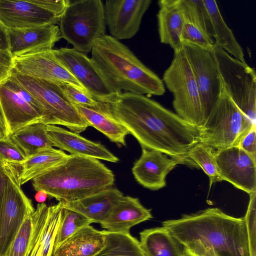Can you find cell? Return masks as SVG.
<instances>
[{
  "label": "cell",
  "mask_w": 256,
  "mask_h": 256,
  "mask_svg": "<svg viewBox=\"0 0 256 256\" xmlns=\"http://www.w3.org/2000/svg\"><path fill=\"white\" fill-rule=\"evenodd\" d=\"M108 104L114 116L142 148L159 151L198 168L188 153L200 142V128L144 95L122 92Z\"/></svg>",
  "instance_id": "cell-1"
},
{
  "label": "cell",
  "mask_w": 256,
  "mask_h": 256,
  "mask_svg": "<svg viewBox=\"0 0 256 256\" xmlns=\"http://www.w3.org/2000/svg\"><path fill=\"white\" fill-rule=\"evenodd\" d=\"M184 246L198 244L216 256H250L244 218L229 216L217 208L183 214L162 222Z\"/></svg>",
  "instance_id": "cell-2"
},
{
  "label": "cell",
  "mask_w": 256,
  "mask_h": 256,
  "mask_svg": "<svg viewBox=\"0 0 256 256\" xmlns=\"http://www.w3.org/2000/svg\"><path fill=\"white\" fill-rule=\"evenodd\" d=\"M90 52L95 70L112 94L130 92L148 97L164 94L162 80L110 35L98 39Z\"/></svg>",
  "instance_id": "cell-3"
},
{
  "label": "cell",
  "mask_w": 256,
  "mask_h": 256,
  "mask_svg": "<svg viewBox=\"0 0 256 256\" xmlns=\"http://www.w3.org/2000/svg\"><path fill=\"white\" fill-rule=\"evenodd\" d=\"M32 182L36 191H44L59 202H66L112 187L114 176L98 160L69 154Z\"/></svg>",
  "instance_id": "cell-4"
},
{
  "label": "cell",
  "mask_w": 256,
  "mask_h": 256,
  "mask_svg": "<svg viewBox=\"0 0 256 256\" xmlns=\"http://www.w3.org/2000/svg\"><path fill=\"white\" fill-rule=\"evenodd\" d=\"M58 24L62 38L78 52L89 53L106 34L104 4L100 0H70Z\"/></svg>",
  "instance_id": "cell-5"
},
{
  "label": "cell",
  "mask_w": 256,
  "mask_h": 256,
  "mask_svg": "<svg viewBox=\"0 0 256 256\" xmlns=\"http://www.w3.org/2000/svg\"><path fill=\"white\" fill-rule=\"evenodd\" d=\"M12 76L38 101L42 114L40 122L63 126L78 134L89 126L58 84L14 70Z\"/></svg>",
  "instance_id": "cell-6"
},
{
  "label": "cell",
  "mask_w": 256,
  "mask_h": 256,
  "mask_svg": "<svg viewBox=\"0 0 256 256\" xmlns=\"http://www.w3.org/2000/svg\"><path fill=\"white\" fill-rule=\"evenodd\" d=\"M254 126L222 87L218 102L200 128V142L215 150L238 146Z\"/></svg>",
  "instance_id": "cell-7"
},
{
  "label": "cell",
  "mask_w": 256,
  "mask_h": 256,
  "mask_svg": "<svg viewBox=\"0 0 256 256\" xmlns=\"http://www.w3.org/2000/svg\"><path fill=\"white\" fill-rule=\"evenodd\" d=\"M212 52L224 91L253 124L256 125L255 70L214 43Z\"/></svg>",
  "instance_id": "cell-8"
},
{
  "label": "cell",
  "mask_w": 256,
  "mask_h": 256,
  "mask_svg": "<svg viewBox=\"0 0 256 256\" xmlns=\"http://www.w3.org/2000/svg\"><path fill=\"white\" fill-rule=\"evenodd\" d=\"M162 80L173 96L176 114L188 123L202 128L204 122L199 92L183 48L174 52Z\"/></svg>",
  "instance_id": "cell-9"
},
{
  "label": "cell",
  "mask_w": 256,
  "mask_h": 256,
  "mask_svg": "<svg viewBox=\"0 0 256 256\" xmlns=\"http://www.w3.org/2000/svg\"><path fill=\"white\" fill-rule=\"evenodd\" d=\"M69 0H0V21L7 28L56 24Z\"/></svg>",
  "instance_id": "cell-10"
},
{
  "label": "cell",
  "mask_w": 256,
  "mask_h": 256,
  "mask_svg": "<svg viewBox=\"0 0 256 256\" xmlns=\"http://www.w3.org/2000/svg\"><path fill=\"white\" fill-rule=\"evenodd\" d=\"M9 180L0 216V256H4L26 218L34 208L19 180V166L6 163Z\"/></svg>",
  "instance_id": "cell-11"
},
{
  "label": "cell",
  "mask_w": 256,
  "mask_h": 256,
  "mask_svg": "<svg viewBox=\"0 0 256 256\" xmlns=\"http://www.w3.org/2000/svg\"><path fill=\"white\" fill-rule=\"evenodd\" d=\"M182 48L198 88L204 124L219 100L222 83L212 50L188 42Z\"/></svg>",
  "instance_id": "cell-12"
},
{
  "label": "cell",
  "mask_w": 256,
  "mask_h": 256,
  "mask_svg": "<svg viewBox=\"0 0 256 256\" xmlns=\"http://www.w3.org/2000/svg\"><path fill=\"white\" fill-rule=\"evenodd\" d=\"M0 106L8 136L24 126L40 122L42 114L38 101L12 74L0 84Z\"/></svg>",
  "instance_id": "cell-13"
},
{
  "label": "cell",
  "mask_w": 256,
  "mask_h": 256,
  "mask_svg": "<svg viewBox=\"0 0 256 256\" xmlns=\"http://www.w3.org/2000/svg\"><path fill=\"white\" fill-rule=\"evenodd\" d=\"M215 158L222 181L248 194L256 192V160L238 146L216 150Z\"/></svg>",
  "instance_id": "cell-14"
},
{
  "label": "cell",
  "mask_w": 256,
  "mask_h": 256,
  "mask_svg": "<svg viewBox=\"0 0 256 256\" xmlns=\"http://www.w3.org/2000/svg\"><path fill=\"white\" fill-rule=\"evenodd\" d=\"M151 2V0H106L105 21L110 36L118 40L134 37Z\"/></svg>",
  "instance_id": "cell-15"
},
{
  "label": "cell",
  "mask_w": 256,
  "mask_h": 256,
  "mask_svg": "<svg viewBox=\"0 0 256 256\" xmlns=\"http://www.w3.org/2000/svg\"><path fill=\"white\" fill-rule=\"evenodd\" d=\"M13 70L58 84H68L86 92L58 60L54 49L14 58Z\"/></svg>",
  "instance_id": "cell-16"
},
{
  "label": "cell",
  "mask_w": 256,
  "mask_h": 256,
  "mask_svg": "<svg viewBox=\"0 0 256 256\" xmlns=\"http://www.w3.org/2000/svg\"><path fill=\"white\" fill-rule=\"evenodd\" d=\"M60 63L70 72L95 100L110 103L116 95L107 88L97 73L90 58L73 48L54 50Z\"/></svg>",
  "instance_id": "cell-17"
},
{
  "label": "cell",
  "mask_w": 256,
  "mask_h": 256,
  "mask_svg": "<svg viewBox=\"0 0 256 256\" xmlns=\"http://www.w3.org/2000/svg\"><path fill=\"white\" fill-rule=\"evenodd\" d=\"M8 50L13 58L52 50L62 38L56 24L24 28H7Z\"/></svg>",
  "instance_id": "cell-18"
},
{
  "label": "cell",
  "mask_w": 256,
  "mask_h": 256,
  "mask_svg": "<svg viewBox=\"0 0 256 256\" xmlns=\"http://www.w3.org/2000/svg\"><path fill=\"white\" fill-rule=\"evenodd\" d=\"M142 149L140 156L132 168L136 180L150 190H156L164 188L167 175L182 163L159 151Z\"/></svg>",
  "instance_id": "cell-19"
},
{
  "label": "cell",
  "mask_w": 256,
  "mask_h": 256,
  "mask_svg": "<svg viewBox=\"0 0 256 256\" xmlns=\"http://www.w3.org/2000/svg\"><path fill=\"white\" fill-rule=\"evenodd\" d=\"M46 134L53 146L66 150L70 154L82 156L112 162L118 158L100 142L84 138L78 134L54 125L46 126Z\"/></svg>",
  "instance_id": "cell-20"
},
{
  "label": "cell",
  "mask_w": 256,
  "mask_h": 256,
  "mask_svg": "<svg viewBox=\"0 0 256 256\" xmlns=\"http://www.w3.org/2000/svg\"><path fill=\"white\" fill-rule=\"evenodd\" d=\"M152 218L150 210L143 206L138 198L123 196L100 224L107 232L128 234L132 226Z\"/></svg>",
  "instance_id": "cell-21"
},
{
  "label": "cell",
  "mask_w": 256,
  "mask_h": 256,
  "mask_svg": "<svg viewBox=\"0 0 256 256\" xmlns=\"http://www.w3.org/2000/svg\"><path fill=\"white\" fill-rule=\"evenodd\" d=\"M123 196L119 190L110 187L79 200L63 202V207L82 214L92 223L100 224Z\"/></svg>",
  "instance_id": "cell-22"
},
{
  "label": "cell",
  "mask_w": 256,
  "mask_h": 256,
  "mask_svg": "<svg viewBox=\"0 0 256 256\" xmlns=\"http://www.w3.org/2000/svg\"><path fill=\"white\" fill-rule=\"evenodd\" d=\"M48 206L38 204L34 212L23 222L4 256H30L40 234L44 229Z\"/></svg>",
  "instance_id": "cell-23"
},
{
  "label": "cell",
  "mask_w": 256,
  "mask_h": 256,
  "mask_svg": "<svg viewBox=\"0 0 256 256\" xmlns=\"http://www.w3.org/2000/svg\"><path fill=\"white\" fill-rule=\"evenodd\" d=\"M157 14L160 42L169 45L174 52L182 48L181 36L185 20L178 0H160Z\"/></svg>",
  "instance_id": "cell-24"
},
{
  "label": "cell",
  "mask_w": 256,
  "mask_h": 256,
  "mask_svg": "<svg viewBox=\"0 0 256 256\" xmlns=\"http://www.w3.org/2000/svg\"><path fill=\"white\" fill-rule=\"evenodd\" d=\"M106 231L88 225L64 241L52 256H94L105 246Z\"/></svg>",
  "instance_id": "cell-25"
},
{
  "label": "cell",
  "mask_w": 256,
  "mask_h": 256,
  "mask_svg": "<svg viewBox=\"0 0 256 256\" xmlns=\"http://www.w3.org/2000/svg\"><path fill=\"white\" fill-rule=\"evenodd\" d=\"M74 106L89 126L101 132L112 142L126 146V137L130 133L114 116L108 104L101 102L96 108Z\"/></svg>",
  "instance_id": "cell-26"
},
{
  "label": "cell",
  "mask_w": 256,
  "mask_h": 256,
  "mask_svg": "<svg viewBox=\"0 0 256 256\" xmlns=\"http://www.w3.org/2000/svg\"><path fill=\"white\" fill-rule=\"evenodd\" d=\"M140 237L144 256H188L184 246L164 226L144 230Z\"/></svg>",
  "instance_id": "cell-27"
},
{
  "label": "cell",
  "mask_w": 256,
  "mask_h": 256,
  "mask_svg": "<svg viewBox=\"0 0 256 256\" xmlns=\"http://www.w3.org/2000/svg\"><path fill=\"white\" fill-rule=\"evenodd\" d=\"M208 12L213 31L214 42L235 58L246 62L243 49L237 41L232 31L224 20L216 2L204 0Z\"/></svg>",
  "instance_id": "cell-28"
},
{
  "label": "cell",
  "mask_w": 256,
  "mask_h": 256,
  "mask_svg": "<svg viewBox=\"0 0 256 256\" xmlns=\"http://www.w3.org/2000/svg\"><path fill=\"white\" fill-rule=\"evenodd\" d=\"M68 155L63 150L52 147L43 149L27 158L20 166L19 180L21 186L56 166Z\"/></svg>",
  "instance_id": "cell-29"
},
{
  "label": "cell",
  "mask_w": 256,
  "mask_h": 256,
  "mask_svg": "<svg viewBox=\"0 0 256 256\" xmlns=\"http://www.w3.org/2000/svg\"><path fill=\"white\" fill-rule=\"evenodd\" d=\"M46 126L40 122L31 124L18 129L8 137L28 158L43 149L53 147L46 134Z\"/></svg>",
  "instance_id": "cell-30"
},
{
  "label": "cell",
  "mask_w": 256,
  "mask_h": 256,
  "mask_svg": "<svg viewBox=\"0 0 256 256\" xmlns=\"http://www.w3.org/2000/svg\"><path fill=\"white\" fill-rule=\"evenodd\" d=\"M94 256H144V254L139 241L130 234L106 231L105 246Z\"/></svg>",
  "instance_id": "cell-31"
},
{
  "label": "cell",
  "mask_w": 256,
  "mask_h": 256,
  "mask_svg": "<svg viewBox=\"0 0 256 256\" xmlns=\"http://www.w3.org/2000/svg\"><path fill=\"white\" fill-rule=\"evenodd\" d=\"M186 22L195 25L213 40L210 18L204 0H178Z\"/></svg>",
  "instance_id": "cell-32"
},
{
  "label": "cell",
  "mask_w": 256,
  "mask_h": 256,
  "mask_svg": "<svg viewBox=\"0 0 256 256\" xmlns=\"http://www.w3.org/2000/svg\"><path fill=\"white\" fill-rule=\"evenodd\" d=\"M216 150L199 142L194 145L188 152L189 158L202 168L208 176L210 186L216 182H222L215 158Z\"/></svg>",
  "instance_id": "cell-33"
},
{
  "label": "cell",
  "mask_w": 256,
  "mask_h": 256,
  "mask_svg": "<svg viewBox=\"0 0 256 256\" xmlns=\"http://www.w3.org/2000/svg\"><path fill=\"white\" fill-rule=\"evenodd\" d=\"M91 224L92 222L82 214L63 207L61 221L54 244V252L67 238L82 228Z\"/></svg>",
  "instance_id": "cell-34"
},
{
  "label": "cell",
  "mask_w": 256,
  "mask_h": 256,
  "mask_svg": "<svg viewBox=\"0 0 256 256\" xmlns=\"http://www.w3.org/2000/svg\"><path fill=\"white\" fill-rule=\"evenodd\" d=\"M63 202L49 206L42 238V256H52L58 230L60 223Z\"/></svg>",
  "instance_id": "cell-35"
},
{
  "label": "cell",
  "mask_w": 256,
  "mask_h": 256,
  "mask_svg": "<svg viewBox=\"0 0 256 256\" xmlns=\"http://www.w3.org/2000/svg\"><path fill=\"white\" fill-rule=\"evenodd\" d=\"M181 40L198 46L204 49L211 50L214 46V42L209 38L198 27L188 22H184L182 30Z\"/></svg>",
  "instance_id": "cell-36"
},
{
  "label": "cell",
  "mask_w": 256,
  "mask_h": 256,
  "mask_svg": "<svg viewBox=\"0 0 256 256\" xmlns=\"http://www.w3.org/2000/svg\"><path fill=\"white\" fill-rule=\"evenodd\" d=\"M26 157L10 137L0 138V162L20 166Z\"/></svg>",
  "instance_id": "cell-37"
},
{
  "label": "cell",
  "mask_w": 256,
  "mask_h": 256,
  "mask_svg": "<svg viewBox=\"0 0 256 256\" xmlns=\"http://www.w3.org/2000/svg\"><path fill=\"white\" fill-rule=\"evenodd\" d=\"M249 195V203L244 219L248 239L250 256H256V192Z\"/></svg>",
  "instance_id": "cell-38"
},
{
  "label": "cell",
  "mask_w": 256,
  "mask_h": 256,
  "mask_svg": "<svg viewBox=\"0 0 256 256\" xmlns=\"http://www.w3.org/2000/svg\"><path fill=\"white\" fill-rule=\"evenodd\" d=\"M68 100L74 105L96 108L101 102L95 100L86 92L68 84H58Z\"/></svg>",
  "instance_id": "cell-39"
},
{
  "label": "cell",
  "mask_w": 256,
  "mask_h": 256,
  "mask_svg": "<svg viewBox=\"0 0 256 256\" xmlns=\"http://www.w3.org/2000/svg\"><path fill=\"white\" fill-rule=\"evenodd\" d=\"M14 70V58L9 50L0 49V84L9 78Z\"/></svg>",
  "instance_id": "cell-40"
},
{
  "label": "cell",
  "mask_w": 256,
  "mask_h": 256,
  "mask_svg": "<svg viewBox=\"0 0 256 256\" xmlns=\"http://www.w3.org/2000/svg\"><path fill=\"white\" fill-rule=\"evenodd\" d=\"M256 126H254L242 138L238 146L256 160Z\"/></svg>",
  "instance_id": "cell-41"
},
{
  "label": "cell",
  "mask_w": 256,
  "mask_h": 256,
  "mask_svg": "<svg viewBox=\"0 0 256 256\" xmlns=\"http://www.w3.org/2000/svg\"><path fill=\"white\" fill-rule=\"evenodd\" d=\"M8 180L9 176L6 164L0 162V216Z\"/></svg>",
  "instance_id": "cell-42"
},
{
  "label": "cell",
  "mask_w": 256,
  "mask_h": 256,
  "mask_svg": "<svg viewBox=\"0 0 256 256\" xmlns=\"http://www.w3.org/2000/svg\"><path fill=\"white\" fill-rule=\"evenodd\" d=\"M7 28L0 21V49L8 50Z\"/></svg>",
  "instance_id": "cell-43"
},
{
  "label": "cell",
  "mask_w": 256,
  "mask_h": 256,
  "mask_svg": "<svg viewBox=\"0 0 256 256\" xmlns=\"http://www.w3.org/2000/svg\"><path fill=\"white\" fill-rule=\"evenodd\" d=\"M6 137H8L7 126L0 106V138Z\"/></svg>",
  "instance_id": "cell-44"
},
{
  "label": "cell",
  "mask_w": 256,
  "mask_h": 256,
  "mask_svg": "<svg viewBox=\"0 0 256 256\" xmlns=\"http://www.w3.org/2000/svg\"><path fill=\"white\" fill-rule=\"evenodd\" d=\"M43 232L44 230L38 238L30 256H42V238Z\"/></svg>",
  "instance_id": "cell-45"
},
{
  "label": "cell",
  "mask_w": 256,
  "mask_h": 256,
  "mask_svg": "<svg viewBox=\"0 0 256 256\" xmlns=\"http://www.w3.org/2000/svg\"><path fill=\"white\" fill-rule=\"evenodd\" d=\"M48 194L44 192L42 190L37 191V193L34 196L35 200L39 204L44 203L47 198Z\"/></svg>",
  "instance_id": "cell-46"
}]
</instances>
